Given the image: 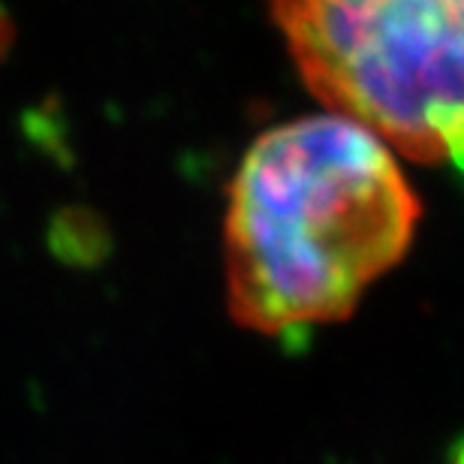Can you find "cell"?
<instances>
[{
    "label": "cell",
    "instance_id": "2",
    "mask_svg": "<svg viewBox=\"0 0 464 464\" xmlns=\"http://www.w3.org/2000/svg\"><path fill=\"white\" fill-rule=\"evenodd\" d=\"M272 18L329 112L464 172V0H272Z\"/></svg>",
    "mask_w": 464,
    "mask_h": 464
},
{
    "label": "cell",
    "instance_id": "3",
    "mask_svg": "<svg viewBox=\"0 0 464 464\" xmlns=\"http://www.w3.org/2000/svg\"><path fill=\"white\" fill-rule=\"evenodd\" d=\"M450 464H464V434L461 438L452 443V450H450Z\"/></svg>",
    "mask_w": 464,
    "mask_h": 464
},
{
    "label": "cell",
    "instance_id": "1",
    "mask_svg": "<svg viewBox=\"0 0 464 464\" xmlns=\"http://www.w3.org/2000/svg\"><path fill=\"white\" fill-rule=\"evenodd\" d=\"M422 202L395 151L335 112L266 130L224 224L227 308L259 335L341 323L413 245Z\"/></svg>",
    "mask_w": 464,
    "mask_h": 464
}]
</instances>
